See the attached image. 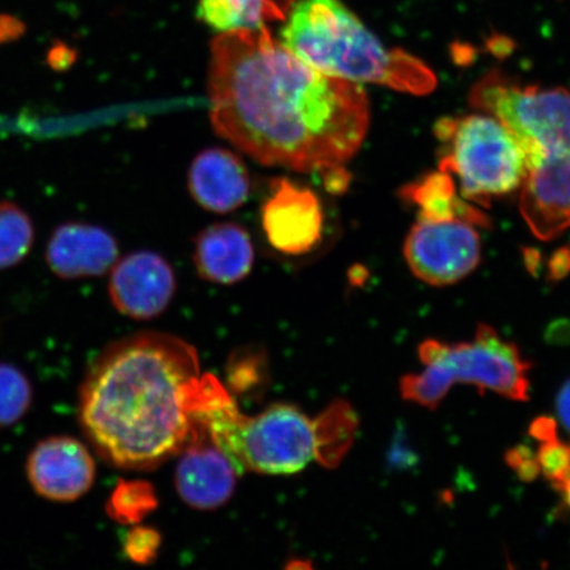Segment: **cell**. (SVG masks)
I'll use <instances>...</instances> for the list:
<instances>
[{"label":"cell","instance_id":"obj_1","mask_svg":"<svg viewBox=\"0 0 570 570\" xmlns=\"http://www.w3.org/2000/svg\"><path fill=\"white\" fill-rule=\"evenodd\" d=\"M208 90L214 131L263 166L321 174L341 168L368 131L362 85L313 69L268 27L213 40Z\"/></svg>","mask_w":570,"mask_h":570},{"label":"cell","instance_id":"obj_2","mask_svg":"<svg viewBox=\"0 0 570 570\" xmlns=\"http://www.w3.org/2000/svg\"><path fill=\"white\" fill-rule=\"evenodd\" d=\"M218 382L202 373L188 342L135 334L92 361L78 394V423L109 465L153 470L187 445Z\"/></svg>","mask_w":570,"mask_h":570},{"label":"cell","instance_id":"obj_3","mask_svg":"<svg viewBox=\"0 0 570 570\" xmlns=\"http://www.w3.org/2000/svg\"><path fill=\"white\" fill-rule=\"evenodd\" d=\"M470 104L514 135L525 160L519 208L539 239L570 229V91L520 85L490 71L470 91Z\"/></svg>","mask_w":570,"mask_h":570},{"label":"cell","instance_id":"obj_4","mask_svg":"<svg viewBox=\"0 0 570 570\" xmlns=\"http://www.w3.org/2000/svg\"><path fill=\"white\" fill-rule=\"evenodd\" d=\"M199 420L239 475L295 474L315 461L336 466L358 430V417L346 402L333 403L316 419L295 405L282 403L246 416L227 390L213 399Z\"/></svg>","mask_w":570,"mask_h":570},{"label":"cell","instance_id":"obj_5","mask_svg":"<svg viewBox=\"0 0 570 570\" xmlns=\"http://www.w3.org/2000/svg\"><path fill=\"white\" fill-rule=\"evenodd\" d=\"M281 41L313 69L342 80L413 96L428 95L438 85L426 63L384 46L342 0H296Z\"/></svg>","mask_w":570,"mask_h":570},{"label":"cell","instance_id":"obj_6","mask_svg":"<svg viewBox=\"0 0 570 570\" xmlns=\"http://www.w3.org/2000/svg\"><path fill=\"white\" fill-rule=\"evenodd\" d=\"M419 358L425 370L402 377L401 394L405 402L436 410L454 384H470L481 392L515 402L530 399L531 362L514 342L499 336L487 324L476 327L473 342L426 340L419 346Z\"/></svg>","mask_w":570,"mask_h":570},{"label":"cell","instance_id":"obj_7","mask_svg":"<svg viewBox=\"0 0 570 570\" xmlns=\"http://www.w3.org/2000/svg\"><path fill=\"white\" fill-rule=\"evenodd\" d=\"M440 169L459 180L461 196L489 206L522 187L525 160L514 135L490 114L443 118L434 126Z\"/></svg>","mask_w":570,"mask_h":570},{"label":"cell","instance_id":"obj_8","mask_svg":"<svg viewBox=\"0 0 570 570\" xmlns=\"http://www.w3.org/2000/svg\"><path fill=\"white\" fill-rule=\"evenodd\" d=\"M481 237L462 219L419 218L404 244V258L417 279L445 287L465 279L479 267Z\"/></svg>","mask_w":570,"mask_h":570},{"label":"cell","instance_id":"obj_9","mask_svg":"<svg viewBox=\"0 0 570 570\" xmlns=\"http://www.w3.org/2000/svg\"><path fill=\"white\" fill-rule=\"evenodd\" d=\"M262 226L269 245L287 255H304L323 239L324 210L315 191L276 178L263 204Z\"/></svg>","mask_w":570,"mask_h":570},{"label":"cell","instance_id":"obj_10","mask_svg":"<svg viewBox=\"0 0 570 570\" xmlns=\"http://www.w3.org/2000/svg\"><path fill=\"white\" fill-rule=\"evenodd\" d=\"M26 473L36 494L51 502L69 503L89 493L97 466L80 440L51 436L39 441L28 454Z\"/></svg>","mask_w":570,"mask_h":570},{"label":"cell","instance_id":"obj_11","mask_svg":"<svg viewBox=\"0 0 570 570\" xmlns=\"http://www.w3.org/2000/svg\"><path fill=\"white\" fill-rule=\"evenodd\" d=\"M175 482L183 501L197 510H214L232 498L239 473L202 420L177 454Z\"/></svg>","mask_w":570,"mask_h":570},{"label":"cell","instance_id":"obj_12","mask_svg":"<svg viewBox=\"0 0 570 570\" xmlns=\"http://www.w3.org/2000/svg\"><path fill=\"white\" fill-rule=\"evenodd\" d=\"M176 277L161 255L137 252L114 265L109 295L116 308L127 317L153 320L173 302Z\"/></svg>","mask_w":570,"mask_h":570},{"label":"cell","instance_id":"obj_13","mask_svg":"<svg viewBox=\"0 0 570 570\" xmlns=\"http://www.w3.org/2000/svg\"><path fill=\"white\" fill-rule=\"evenodd\" d=\"M117 239L102 227L68 223L53 232L48 242L46 261L61 279L101 276L116 265Z\"/></svg>","mask_w":570,"mask_h":570},{"label":"cell","instance_id":"obj_14","mask_svg":"<svg viewBox=\"0 0 570 570\" xmlns=\"http://www.w3.org/2000/svg\"><path fill=\"white\" fill-rule=\"evenodd\" d=\"M188 187L202 208L226 214L247 202L252 178L239 156L229 149L208 148L191 161Z\"/></svg>","mask_w":570,"mask_h":570},{"label":"cell","instance_id":"obj_15","mask_svg":"<svg viewBox=\"0 0 570 570\" xmlns=\"http://www.w3.org/2000/svg\"><path fill=\"white\" fill-rule=\"evenodd\" d=\"M254 259L253 240L238 224L210 225L195 239V267L210 283L232 285L244 281L252 273Z\"/></svg>","mask_w":570,"mask_h":570},{"label":"cell","instance_id":"obj_16","mask_svg":"<svg viewBox=\"0 0 570 570\" xmlns=\"http://www.w3.org/2000/svg\"><path fill=\"white\" fill-rule=\"evenodd\" d=\"M402 196L419 208V218L462 219L475 226L489 225V218L459 195L454 177L439 169L403 188Z\"/></svg>","mask_w":570,"mask_h":570},{"label":"cell","instance_id":"obj_17","mask_svg":"<svg viewBox=\"0 0 570 570\" xmlns=\"http://www.w3.org/2000/svg\"><path fill=\"white\" fill-rule=\"evenodd\" d=\"M296 0H198L197 16L213 31L267 27L287 19Z\"/></svg>","mask_w":570,"mask_h":570},{"label":"cell","instance_id":"obj_18","mask_svg":"<svg viewBox=\"0 0 570 570\" xmlns=\"http://www.w3.org/2000/svg\"><path fill=\"white\" fill-rule=\"evenodd\" d=\"M35 227L19 205L0 203V269L19 265L31 252Z\"/></svg>","mask_w":570,"mask_h":570},{"label":"cell","instance_id":"obj_19","mask_svg":"<svg viewBox=\"0 0 570 570\" xmlns=\"http://www.w3.org/2000/svg\"><path fill=\"white\" fill-rule=\"evenodd\" d=\"M158 505L151 483L120 480L106 502V514L120 524H138Z\"/></svg>","mask_w":570,"mask_h":570},{"label":"cell","instance_id":"obj_20","mask_svg":"<svg viewBox=\"0 0 570 570\" xmlns=\"http://www.w3.org/2000/svg\"><path fill=\"white\" fill-rule=\"evenodd\" d=\"M33 389L17 366L0 362V430L16 425L30 411Z\"/></svg>","mask_w":570,"mask_h":570},{"label":"cell","instance_id":"obj_21","mask_svg":"<svg viewBox=\"0 0 570 570\" xmlns=\"http://www.w3.org/2000/svg\"><path fill=\"white\" fill-rule=\"evenodd\" d=\"M266 362L265 353L256 348H242L235 352L227 366V380L232 390L244 394L265 384Z\"/></svg>","mask_w":570,"mask_h":570},{"label":"cell","instance_id":"obj_22","mask_svg":"<svg viewBox=\"0 0 570 570\" xmlns=\"http://www.w3.org/2000/svg\"><path fill=\"white\" fill-rule=\"evenodd\" d=\"M537 459L540 474L559 491L570 474V445L561 443L559 439L546 441L540 443Z\"/></svg>","mask_w":570,"mask_h":570},{"label":"cell","instance_id":"obj_23","mask_svg":"<svg viewBox=\"0 0 570 570\" xmlns=\"http://www.w3.org/2000/svg\"><path fill=\"white\" fill-rule=\"evenodd\" d=\"M160 546L159 531L149 527H134L127 533L124 550L128 560L135 564L148 566L158 558Z\"/></svg>","mask_w":570,"mask_h":570},{"label":"cell","instance_id":"obj_24","mask_svg":"<svg viewBox=\"0 0 570 570\" xmlns=\"http://www.w3.org/2000/svg\"><path fill=\"white\" fill-rule=\"evenodd\" d=\"M505 462L514 470L520 480L532 482L540 475V466L534 454L529 446L518 445L512 448L505 454Z\"/></svg>","mask_w":570,"mask_h":570},{"label":"cell","instance_id":"obj_25","mask_svg":"<svg viewBox=\"0 0 570 570\" xmlns=\"http://www.w3.org/2000/svg\"><path fill=\"white\" fill-rule=\"evenodd\" d=\"M77 52L66 42L57 41L47 53V66L55 71H67L75 66Z\"/></svg>","mask_w":570,"mask_h":570},{"label":"cell","instance_id":"obj_26","mask_svg":"<svg viewBox=\"0 0 570 570\" xmlns=\"http://www.w3.org/2000/svg\"><path fill=\"white\" fill-rule=\"evenodd\" d=\"M530 434L539 443L559 439L558 424H556L552 417H539L531 424Z\"/></svg>","mask_w":570,"mask_h":570},{"label":"cell","instance_id":"obj_27","mask_svg":"<svg viewBox=\"0 0 570 570\" xmlns=\"http://www.w3.org/2000/svg\"><path fill=\"white\" fill-rule=\"evenodd\" d=\"M26 32V27L20 20L12 17H0V46L16 41Z\"/></svg>","mask_w":570,"mask_h":570},{"label":"cell","instance_id":"obj_28","mask_svg":"<svg viewBox=\"0 0 570 570\" xmlns=\"http://www.w3.org/2000/svg\"><path fill=\"white\" fill-rule=\"evenodd\" d=\"M558 412L560 422L570 432V381L561 389L558 397Z\"/></svg>","mask_w":570,"mask_h":570},{"label":"cell","instance_id":"obj_29","mask_svg":"<svg viewBox=\"0 0 570 570\" xmlns=\"http://www.w3.org/2000/svg\"><path fill=\"white\" fill-rule=\"evenodd\" d=\"M559 491L562 495H564V501L570 509V474L567 476V480L564 483H562V487Z\"/></svg>","mask_w":570,"mask_h":570}]
</instances>
